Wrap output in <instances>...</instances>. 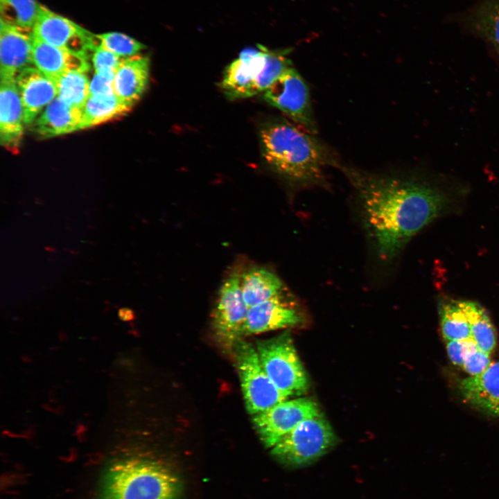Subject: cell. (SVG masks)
Here are the masks:
<instances>
[{
    "mask_svg": "<svg viewBox=\"0 0 499 499\" xmlns=\"http://www.w3.org/2000/svg\"><path fill=\"white\" fill-rule=\"evenodd\" d=\"M378 258L392 262L410 239L437 216L444 199L426 184L344 168Z\"/></svg>",
    "mask_w": 499,
    "mask_h": 499,
    "instance_id": "6da1fadb",
    "label": "cell"
},
{
    "mask_svg": "<svg viewBox=\"0 0 499 499\" xmlns=\"http://www.w3.org/2000/svg\"><path fill=\"white\" fill-rule=\"evenodd\" d=\"M313 133L279 118L264 123L259 131L262 157L267 165L289 183L301 187L326 184V150Z\"/></svg>",
    "mask_w": 499,
    "mask_h": 499,
    "instance_id": "7a4b0ae2",
    "label": "cell"
},
{
    "mask_svg": "<svg viewBox=\"0 0 499 499\" xmlns=\"http://www.w3.org/2000/svg\"><path fill=\"white\" fill-rule=\"evenodd\" d=\"M182 489L180 478L165 465L128 457L105 467L96 499H181Z\"/></svg>",
    "mask_w": 499,
    "mask_h": 499,
    "instance_id": "3957f363",
    "label": "cell"
},
{
    "mask_svg": "<svg viewBox=\"0 0 499 499\" xmlns=\"http://www.w3.org/2000/svg\"><path fill=\"white\" fill-rule=\"evenodd\" d=\"M288 51H271L259 44L243 50L226 68L220 83L229 100L264 92L289 67Z\"/></svg>",
    "mask_w": 499,
    "mask_h": 499,
    "instance_id": "277c9868",
    "label": "cell"
},
{
    "mask_svg": "<svg viewBox=\"0 0 499 499\" xmlns=\"http://www.w3.org/2000/svg\"><path fill=\"white\" fill-rule=\"evenodd\" d=\"M256 349L265 373L287 397L300 396L308 390V376L290 331L257 341Z\"/></svg>",
    "mask_w": 499,
    "mask_h": 499,
    "instance_id": "5b68a950",
    "label": "cell"
},
{
    "mask_svg": "<svg viewBox=\"0 0 499 499\" xmlns=\"http://www.w3.org/2000/svg\"><path fill=\"white\" fill-rule=\"evenodd\" d=\"M336 441L331 425L321 414L297 425L271 448V454L286 465L304 466L327 453Z\"/></svg>",
    "mask_w": 499,
    "mask_h": 499,
    "instance_id": "8992f818",
    "label": "cell"
},
{
    "mask_svg": "<svg viewBox=\"0 0 499 499\" xmlns=\"http://www.w3.org/2000/svg\"><path fill=\"white\" fill-rule=\"evenodd\" d=\"M232 353L245 406L252 416L288 398L277 388L265 373L256 347L240 338L236 342Z\"/></svg>",
    "mask_w": 499,
    "mask_h": 499,
    "instance_id": "52a82bcc",
    "label": "cell"
},
{
    "mask_svg": "<svg viewBox=\"0 0 499 499\" xmlns=\"http://www.w3.org/2000/svg\"><path fill=\"white\" fill-rule=\"evenodd\" d=\"M248 307L240 287V273L230 274L220 286L212 316L217 342L232 353L236 342L243 335Z\"/></svg>",
    "mask_w": 499,
    "mask_h": 499,
    "instance_id": "ba28073f",
    "label": "cell"
},
{
    "mask_svg": "<svg viewBox=\"0 0 499 499\" xmlns=\"http://www.w3.org/2000/svg\"><path fill=\"white\" fill-rule=\"evenodd\" d=\"M321 414L314 400L300 397L286 399L252 415V422L263 444L272 448L300 423Z\"/></svg>",
    "mask_w": 499,
    "mask_h": 499,
    "instance_id": "9c48e42d",
    "label": "cell"
},
{
    "mask_svg": "<svg viewBox=\"0 0 499 499\" xmlns=\"http://www.w3.org/2000/svg\"><path fill=\"white\" fill-rule=\"evenodd\" d=\"M263 99L310 132H315L308 88L292 67L287 69L264 92Z\"/></svg>",
    "mask_w": 499,
    "mask_h": 499,
    "instance_id": "30bf717a",
    "label": "cell"
},
{
    "mask_svg": "<svg viewBox=\"0 0 499 499\" xmlns=\"http://www.w3.org/2000/svg\"><path fill=\"white\" fill-rule=\"evenodd\" d=\"M33 37L49 44L89 58L100 45L96 35L40 5Z\"/></svg>",
    "mask_w": 499,
    "mask_h": 499,
    "instance_id": "8fae6325",
    "label": "cell"
},
{
    "mask_svg": "<svg viewBox=\"0 0 499 499\" xmlns=\"http://www.w3.org/2000/svg\"><path fill=\"white\" fill-rule=\"evenodd\" d=\"M304 321L303 311L287 290L248 308L243 335L294 327Z\"/></svg>",
    "mask_w": 499,
    "mask_h": 499,
    "instance_id": "7c38bea8",
    "label": "cell"
},
{
    "mask_svg": "<svg viewBox=\"0 0 499 499\" xmlns=\"http://www.w3.org/2000/svg\"><path fill=\"white\" fill-rule=\"evenodd\" d=\"M15 82L23 106L24 124L31 125L58 96L55 82L35 67H29L19 73Z\"/></svg>",
    "mask_w": 499,
    "mask_h": 499,
    "instance_id": "4fadbf2b",
    "label": "cell"
},
{
    "mask_svg": "<svg viewBox=\"0 0 499 499\" xmlns=\"http://www.w3.org/2000/svg\"><path fill=\"white\" fill-rule=\"evenodd\" d=\"M33 32L24 30L1 21L0 77L15 79L24 69L32 67Z\"/></svg>",
    "mask_w": 499,
    "mask_h": 499,
    "instance_id": "5bb4252c",
    "label": "cell"
},
{
    "mask_svg": "<svg viewBox=\"0 0 499 499\" xmlns=\"http://www.w3.org/2000/svg\"><path fill=\"white\" fill-rule=\"evenodd\" d=\"M24 124V110L15 79H1L0 142L13 153H17L21 146Z\"/></svg>",
    "mask_w": 499,
    "mask_h": 499,
    "instance_id": "9a60e30c",
    "label": "cell"
},
{
    "mask_svg": "<svg viewBox=\"0 0 499 499\" xmlns=\"http://www.w3.org/2000/svg\"><path fill=\"white\" fill-rule=\"evenodd\" d=\"M459 389L466 403L499 417V361L491 363L482 373L461 380Z\"/></svg>",
    "mask_w": 499,
    "mask_h": 499,
    "instance_id": "2e32d148",
    "label": "cell"
},
{
    "mask_svg": "<svg viewBox=\"0 0 499 499\" xmlns=\"http://www.w3.org/2000/svg\"><path fill=\"white\" fill-rule=\"evenodd\" d=\"M150 78V60L137 55L122 58L115 71L114 92L123 102L132 107L146 91Z\"/></svg>",
    "mask_w": 499,
    "mask_h": 499,
    "instance_id": "e0dca14e",
    "label": "cell"
},
{
    "mask_svg": "<svg viewBox=\"0 0 499 499\" xmlns=\"http://www.w3.org/2000/svg\"><path fill=\"white\" fill-rule=\"evenodd\" d=\"M88 57L54 46L33 37V65L54 81L70 71L87 73Z\"/></svg>",
    "mask_w": 499,
    "mask_h": 499,
    "instance_id": "ac0fdd59",
    "label": "cell"
},
{
    "mask_svg": "<svg viewBox=\"0 0 499 499\" xmlns=\"http://www.w3.org/2000/svg\"><path fill=\"white\" fill-rule=\"evenodd\" d=\"M82 109L71 106L58 96L44 109L31 124L40 138L48 139L80 130Z\"/></svg>",
    "mask_w": 499,
    "mask_h": 499,
    "instance_id": "d6986e66",
    "label": "cell"
},
{
    "mask_svg": "<svg viewBox=\"0 0 499 499\" xmlns=\"http://www.w3.org/2000/svg\"><path fill=\"white\" fill-rule=\"evenodd\" d=\"M240 279L243 297L248 308L287 291L281 279L264 268H250L240 273Z\"/></svg>",
    "mask_w": 499,
    "mask_h": 499,
    "instance_id": "ffe728a7",
    "label": "cell"
},
{
    "mask_svg": "<svg viewBox=\"0 0 499 499\" xmlns=\"http://www.w3.org/2000/svg\"><path fill=\"white\" fill-rule=\"evenodd\" d=\"M132 107L119 99L115 94L106 96L89 97L82 109L80 130L121 119L127 115Z\"/></svg>",
    "mask_w": 499,
    "mask_h": 499,
    "instance_id": "44dd1931",
    "label": "cell"
},
{
    "mask_svg": "<svg viewBox=\"0 0 499 499\" xmlns=\"http://www.w3.org/2000/svg\"><path fill=\"white\" fill-rule=\"evenodd\" d=\"M470 326L471 338L478 348L491 354L496 344V333L486 311L477 303L459 301Z\"/></svg>",
    "mask_w": 499,
    "mask_h": 499,
    "instance_id": "7402d4cb",
    "label": "cell"
},
{
    "mask_svg": "<svg viewBox=\"0 0 499 499\" xmlns=\"http://www.w3.org/2000/svg\"><path fill=\"white\" fill-rule=\"evenodd\" d=\"M58 97L67 104L82 109L89 97V81L85 72L70 71L55 80Z\"/></svg>",
    "mask_w": 499,
    "mask_h": 499,
    "instance_id": "603a6c76",
    "label": "cell"
},
{
    "mask_svg": "<svg viewBox=\"0 0 499 499\" xmlns=\"http://www.w3.org/2000/svg\"><path fill=\"white\" fill-rule=\"evenodd\" d=\"M39 6L36 0H0L1 21L33 32Z\"/></svg>",
    "mask_w": 499,
    "mask_h": 499,
    "instance_id": "cb8c5ba5",
    "label": "cell"
},
{
    "mask_svg": "<svg viewBox=\"0 0 499 499\" xmlns=\"http://www.w3.org/2000/svg\"><path fill=\"white\" fill-rule=\"evenodd\" d=\"M439 315L441 331L446 341L471 338L467 317L459 301L444 303L439 308Z\"/></svg>",
    "mask_w": 499,
    "mask_h": 499,
    "instance_id": "d4e9b609",
    "label": "cell"
},
{
    "mask_svg": "<svg viewBox=\"0 0 499 499\" xmlns=\"http://www.w3.org/2000/svg\"><path fill=\"white\" fill-rule=\"evenodd\" d=\"M474 26L499 52V0L484 3L476 12Z\"/></svg>",
    "mask_w": 499,
    "mask_h": 499,
    "instance_id": "484cf974",
    "label": "cell"
},
{
    "mask_svg": "<svg viewBox=\"0 0 499 499\" xmlns=\"http://www.w3.org/2000/svg\"><path fill=\"white\" fill-rule=\"evenodd\" d=\"M96 35L103 48L122 58L139 55L146 48L143 44L123 33L110 32Z\"/></svg>",
    "mask_w": 499,
    "mask_h": 499,
    "instance_id": "4316f807",
    "label": "cell"
},
{
    "mask_svg": "<svg viewBox=\"0 0 499 499\" xmlns=\"http://www.w3.org/2000/svg\"><path fill=\"white\" fill-rule=\"evenodd\" d=\"M114 74L115 71L109 70L95 71L89 82V97L106 96L114 94Z\"/></svg>",
    "mask_w": 499,
    "mask_h": 499,
    "instance_id": "83f0119b",
    "label": "cell"
},
{
    "mask_svg": "<svg viewBox=\"0 0 499 499\" xmlns=\"http://www.w3.org/2000/svg\"><path fill=\"white\" fill-rule=\"evenodd\" d=\"M491 363L490 354L477 347L468 353L462 367L473 376L482 373Z\"/></svg>",
    "mask_w": 499,
    "mask_h": 499,
    "instance_id": "f1b7e54d",
    "label": "cell"
},
{
    "mask_svg": "<svg viewBox=\"0 0 499 499\" xmlns=\"http://www.w3.org/2000/svg\"><path fill=\"white\" fill-rule=\"evenodd\" d=\"M121 60L122 58L105 49L100 44L95 49L91 57L95 71L105 70L116 71Z\"/></svg>",
    "mask_w": 499,
    "mask_h": 499,
    "instance_id": "f546056e",
    "label": "cell"
},
{
    "mask_svg": "<svg viewBox=\"0 0 499 499\" xmlns=\"http://www.w3.org/2000/svg\"><path fill=\"white\" fill-rule=\"evenodd\" d=\"M477 347L476 343L471 338L446 341V351L450 361L461 367L468 353Z\"/></svg>",
    "mask_w": 499,
    "mask_h": 499,
    "instance_id": "4dcf8cb0",
    "label": "cell"
},
{
    "mask_svg": "<svg viewBox=\"0 0 499 499\" xmlns=\"http://www.w3.org/2000/svg\"><path fill=\"white\" fill-rule=\"evenodd\" d=\"M119 319L123 322H128L134 319V312L128 308H121L118 311Z\"/></svg>",
    "mask_w": 499,
    "mask_h": 499,
    "instance_id": "1f68e13d",
    "label": "cell"
}]
</instances>
